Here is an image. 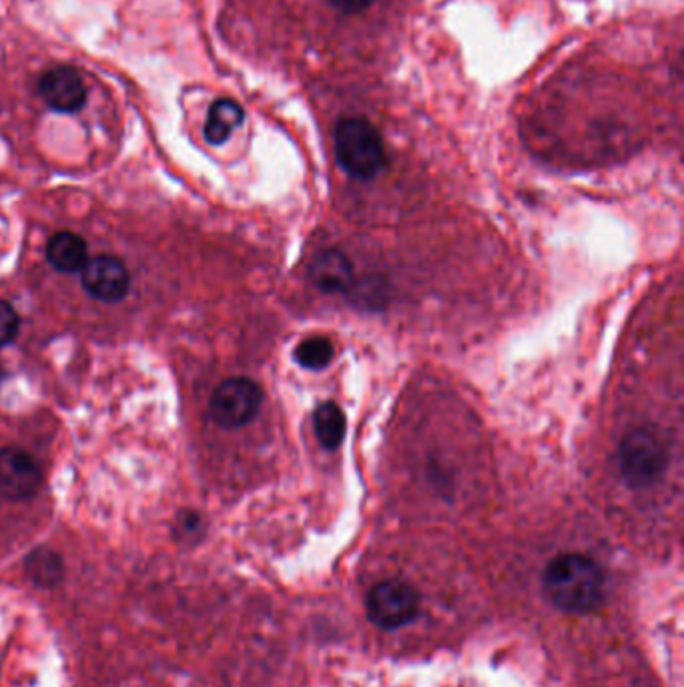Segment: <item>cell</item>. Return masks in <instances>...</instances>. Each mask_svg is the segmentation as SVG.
Listing matches in <instances>:
<instances>
[{
	"mask_svg": "<svg viewBox=\"0 0 684 687\" xmlns=\"http://www.w3.org/2000/svg\"><path fill=\"white\" fill-rule=\"evenodd\" d=\"M544 592L564 614L584 615L601 607L604 573L594 559L580 553H562L548 563Z\"/></svg>",
	"mask_w": 684,
	"mask_h": 687,
	"instance_id": "obj_1",
	"label": "cell"
},
{
	"mask_svg": "<svg viewBox=\"0 0 684 687\" xmlns=\"http://www.w3.org/2000/svg\"><path fill=\"white\" fill-rule=\"evenodd\" d=\"M336 158L354 180L368 181L386 168V151L378 129L364 117L341 119L336 128Z\"/></svg>",
	"mask_w": 684,
	"mask_h": 687,
	"instance_id": "obj_2",
	"label": "cell"
},
{
	"mask_svg": "<svg viewBox=\"0 0 684 687\" xmlns=\"http://www.w3.org/2000/svg\"><path fill=\"white\" fill-rule=\"evenodd\" d=\"M616 465L622 481L629 487H653L663 478L668 466L666 444L649 428L632 431L621 441Z\"/></svg>",
	"mask_w": 684,
	"mask_h": 687,
	"instance_id": "obj_3",
	"label": "cell"
},
{
	"mask_svg": "<svg viewBox=\"0 0 684 687\" xmlns=\"http://www.w3.org/2000/svg\"><path fill=\"white\" fill-rule=\"evenodd\" d=\"M264 402V392L249 378H229L222 382L210 401L213 423L227 431L252 423Z\"/></svg>",
	"mask_w": 684,
	"mask_h": 687,
	"instance_id": "obj_4",
	"label": "cell"
},
{
	"mask_svg": "<svg viewBox=\"0 0 684 687\" xmlns=\"http://www.w3.org/2000/svg\"><path fill=\"white\" fill-rule=\"evenodd\" d=\"M369 619L381 629H400L416 619L420 612V595L404 582H381L368 593Z\"/></svg>",
	"mask_w": 684,
	"mask_h": 687,
	"instance_id": "obj_5",
	"label": "cell"
},
{
	"mask_svg": "<svg viewBox=\"0 0 684 687\" xmlns=\"http://www.w3.org/2000/svg\"><path fill=\"white\" fill-rule=\"evenodd\" d=\"M42 487V468L37 458L19 446L0 448V497L29 501Z\"/></svg>",
	"mask_w": 684,
	"mask_h": 687,
	"instance_id": "obj_6",
	"label": "cell"
},
{
	"mask_svg": "<svg viewBox=\"0 0 684 687\" xmlns=\"http://www.w3.org/2000/svg\"><path fill=\"white\" fill-rule=\"evenodd\" d=\"M81 284L91 297L105 304L125 300L131 287V274L125 262L115 255H95L81 270Z\"/></svg>",
	"mask_w": 684,
	"mask_h": 687,
	"instance_id": "obj_7",
	"label": "cell"
},
{
	"mask_svg": "<svg viewBox=\"0 0 684 687\" xmlns=\"http://www.w3.org/2000/svg\"><path fill=\"white\" fill-rule=\"evenodd\" d=\"M39 91L57 113H76L86 103L83 77L73 67H57L42 74Z\"/></svg>",
	"mask_w": 684,
	"mask_h": 687,
	"instance_id": "obj_8",
	"label": "cell"
},
{
	"mask_svg": "<svg viewBox=\"0 0 684 687\" xmlns=\"http://www.w3.org/2000/svg\"><path fill=\"white\" fill-rule=\"evenodd\" d=\"M312 282L326 294H348L356 284V270L348 255L339 250H324L309 265Z\"/></svg>",
	"mask_w": 684,
	"mask_h": 687,
	"instance_id": "obj_9",
	"label": "cell"
},
{
	"mask_svg": "<svg viewBox=\"0 0 684 687\" xmlns=\"http://www.w3.org/2000/svg\"><path fill=\"white\" fill-rule=\"evenodd\" d=\"M47 260H49V264L53 265L54 270H59L63 274L81 272L84 264L89 262L86 242L79 233H54L47 244Z\"/></svg>",
	"mask_w": 684,
	"mask_h": 687,
	"instance_id": "obj_10",
	"label": "cell"
},
{
	"mask_svg": "<svg viewBox=\"0 0 684 687\" xmlns=\"http://www.w3.org/2000/svg\"><path fill=\"white\" fill-rule=\"evenodd\" d=\"M245 119V111L239 103L233 99H217L211 105L205 121V139L211 145H223L227 139L232 138L233 131L239 128Z\"/></svg>",
	"mask_w": 684,
	"mask_h": 687,
	"instance_id": "obj_11",
	"label": "cell"
},
{
	"mask_svg": "<svg viewBox=\"0 0 684 687\" xmlns=\"http://www.w3.org/2000/svg\"><path fill=\"white\" fill-rule=\"evenodd\" d=\"M24 572L37 587L54 589L64 579V560L51 547H37L24 559Z\"/></svg>",
	"mask_w": 684,
	"mask_h": 687,
	"instance_id": "obj_12",
	"label": "cell"
},
{
	"mask_svg": "<svg viewBox=\"0 0 684 687\" xmlns=\"http://www.w3.org/2000/svg\"><path fill=\"white\" fill-rule=\"evenodd\" d=\"M314 433L319 444L334 451L344 443L346 436V414L337 406L336 402L319 404L314 413Z\"/></svg>",
	"mask_w": 684,
	"mask_h": 687,
	"instance_id": "obj_13",
	"label": "cell"
},
{
	"mask_svg": "<svg viewBox=\"0 0 684 687\" xmlns=\"http://www.w3.org/2000/svg\"><path fill=\"white\" fill-rule=\"evenodd\" d=\"M294 356L307 371H324L334 360V344L324 336H312L295 348Z\"/></svg>",
	"mask_w": 684,
	"mask_h": 687,
	"instance_id": "obj_14",
	"label": "cell"
},
{
	"mask_svg": "<svg viewBox=\"0 0 684 687\" xmlns=\"http://www.w3.org/2000/svg\"><path fill=\"white\" fill-rule=\"evenodd\" d=\"M19 326L21 317L17 314V310L7 300H0V348L9 346L12 340L17 339Z\"/></svg>",
	"mask_w": 684,
	"mask_h": 687,
	"instance_id": "obj_15",
	"label": "cell"
},
{
	"mask_svg": "<svg viewBox=\"0 0 684 687\" xmlns=\"http://www.w3.org/2000/svg\"><path fill=\"white\" fill-rule=\"evenodd\" d=\"M203 531V518L195 511H181L175 521V537L180 540H195Z\"/></svg>",
	"mask_w": 684,
	"mask_h": 687,
	"instance_id": "obj_16",
	"label": "cell"
},
{
	"mask_svg": "<svg viewBox=\"0 0 684 687\" xmlns=\"http://www.w3.org/2000/svg\"><path fill=\"white\" fill-rule=\"evenodd\" d=\"M327 2L341 14H359L368 11L376 0H327Z\"/></svg>",
	"mask_w": 684,
	"mask_h": 687,
	"instance_id": "obj_17",
	"label": "cell"
}]
</instances>
